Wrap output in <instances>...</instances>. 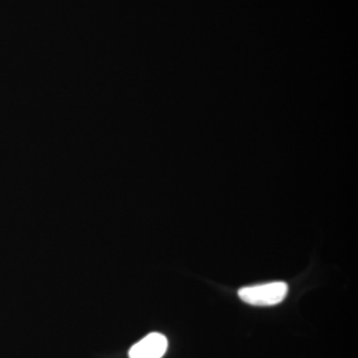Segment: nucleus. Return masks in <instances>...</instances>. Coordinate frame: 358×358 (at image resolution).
Instances as JSON below:
<instances>
[{
	"mask_svg": "<svg viewBox=\"0 0 358 358\" xmlns=\"http://www.w3.org/2000/svg\"><path fill=\"white\" fill-rule=\"evenodd\" d=\"M289 292L285 282H266L256 286L244 287L238 291L242 301L256 307H271L282 303Z\"/></svg>",
	"mask_w": 358,
	"mask_h": 358,
	"instance_id": "1",
	"label": "nucleus"
},
{
	"mask_svg": "<svg viewBox=\"0 0 358 358\" xmlns=\"http://www.w3.org/2000/svg\"><path fill=\"white\" fill-rule=\"evenodd\" d=\"M169 341L164 334L152 333L131 346L129 358H162L166 355Z\"/></svg>",
	"mask_w": 358,
	"mask_h": 358,
	"instance_id": "2",
	"label": "nucleus"
}]
</instances>
